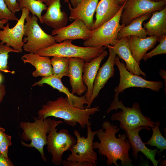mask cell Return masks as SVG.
<instances>
[{
    "label": "cell",
    "mask_w": 166,
    "mask_h": 166,
    "mask_svg": "<svg viewBox=\"0 0 166 166\" xmlns=\"http://www.w3.org/2000/svg\"><path fill=\"white\" fill-rule=\"evenodd\" d=\"M102 129L98 130L96 135L100 142L93 143L94 149H97V152L101 155L105 156L107 160L106 164L108 166L114 164L119 166L117 161H121L122 166H132L133 162L129 156V151L131 146L125 134L120 135L117 138L116 134L120 130V128L115 126L108 121L104 122Z\"/></svg>",
    "instance_id": "1"
},
{
    "label": "cell",
    "mask_w": 166,
    "mask_h": 166,
    "mask_svg": "<svg viewBox=\"0 0 166 166\" xmlns=\"http://www.w3.org/2000/svg\"><path fill=\"white\" fill-rule=\"evenodd\" d=\"M99 106L79 109L71 105L67 97H60L54 101H49L38 112V118L43 119L49 117L62 119L69 125L74 126L78 123L81 127L85 128L91 124L90 116L100 110Z\"/></svg>",
    "instance_id": "2"
},
{
    "label": "cell",
    "mask_w": 166,
    "mask_h": 166,
    "mask_svg": "<svg viewBox=\"0 0 166 166\" xmlns=\"http://www.w3.org/2000/svg\"><path fill=\"white\" fill-rule=\"evenodd\" d=\"M119 94L115 93L114 99L106 112L108 114L113 110L122 109L113 114L111 117L112 121H119L120 128L127 131H132L141 126L154 127L155 122L142 114L138 103H134L131 108L126 107L122 101H119Z\"/></svg>",
    "instance_id": "3"
},
{
    "label": "cell",
    "mask_w": 166,
    "mask_h": 166,
    "mask_svg": "<svg viewBox=\"0 0 166 166\" xmlns=\"http://www.w3.org/2000/svg\"><path fill=\"white\" fill-rule=\"evenodd\" d=\"M72 40L55 43L50 46L38 51L36 53L45 57H77L88 62L98 57L105 50V46L97 47H81L72 43Z\"/></svg>",
    "instance_id": "4"
},
{
    "label": "cell",
    "mask_w": 166,
    "mask_h": 166,
    "mask_svg": "<svg viewBox=\"0 0 166 166\" xmlns=\"http://www.w3.org/2000/svg\"><path fill=\"white\" fill-rule=\"evenodd\" d=\"M33 119L34 121L32 123L21 122L20 123V126L23 130L22 139L26 141H31L30 144H27L22 140L21 144L27 147L34 148L40 152L43 160L45 161L47 159L44 153V147L47 144V134L51 128L53 120L47 118L34 117Z\"/></svg>",
    "instance_id": "5"
},
{
    "label": "cell",
    "mask_w": 166,
    "mask_h": 166,
    "mask_svg": "<svg viewBox=\"0 0 166 166\" xmlns=\"http://www.w3.org/2000/svg\"><path fill=\"white\" fill-rule=\"evenodd\" d=\"M125 2L113 18L92 31L90 38L83 42L84 46L97 47L113 46L118 41V33L125 25L120 23L121 17Z\"/></svg>",
    "instance_id": "6"
},
{
    "label": "cell",
    "mask_w": 166,
    "mask_h": 166,
    "mask_svg": "<svg viewBox=\"0 0 166 166\" xmlns=\"http://www.w3.org/2000/svg\"><path fill=\"white\" fill-rule=\"evenodd\" d=\"M38 18L35 15H30L26 18L24 25L23 48L26 51L36 53L56 42L54 36L45 33L39 25Z\"/></svg>",
    "instance_id": "7"
},
{
    "label": "cell",
    "mask_w": 166,
    "mask_h": 166,
    "mask_svg": "<svg viewBox=\"0 0 166 166\" xmlns=\"http://www.w3.org/2000/svg\"><path fill=\"white\" fill-rule=\"evenodd\" d=\"M63 122L62 121L53 120L47 138L48 152L52 155V163L57 166L62 163L64 153L70 150L76 143V140L69 133L68 130L62 129L57 132V127Z\"/></svg>",
    "instance_id": "8"
},
{
    "label": "cell",
    "mask_w": 166,
    "mask_h": 166,
    "mask_svg": "<svg viewBox=\"0 0 166 166\" xmlns=\"http://www.w3.org/2000/svg\"><path fill=\"white\" fill-rule=\"evenodd\" d=\"M91 124L87 127V137L81 136L79 132L75 130L74 134L76 137V144L70 150V154L67 160L76 162H89L97 163V153L94 150L93 147V140L95 134L98 132L92 131Z\"/></svg>",
    "instance_id": "9"
},
{
    "label": "cell",
    "mask_w": 166,
    "mask_h": 166,
    "mask_svg": "<svg viewBox=\"0 0 166 166\" xmlns=\"http://www.w3.org/2000/svg\"><path fill=\"white\" fill-rule=\"evenodd\" d=\"M166 3V1L126 0L121 15L120 23L127 26L134 19L162 9Z\"/></svg>",
    "instance_id": "10"
},
{
    "label": "cell",
    "mask_w": 166,
    "mask_h": 166,
    "mask_svg": "<svg viewBox=\"0 0 166 166\" xmlns=\"http://www.w3.org/2000/svg\"><path fill=\"white\" fill-rule=\"evenodd\" d=\"M115 62L120 74L119 85L114 90L115 93H123L125 89L131 87L148 88L157 92L163 88V84L161 81H148L129 72L126 69L125 64L121 62L118 56L115 57Z\"/></svg>",
    "instance_id": "11"
},
{
    "label": "cell",
    "mask_w": 166,
    "mask_h": 166,
    "mask_svg": "<svg viewBox=\"0 0 166 166\" xmlns=\"http://www.w3.org/2000/svg\"><path fill=\"white\" fill-rule=\"evenodd\" d=\"M22 14L17 23L13 28H10L9 23L4 26L0 30V42L8 47L11 46L19 53L22 51V48L25 43L23 41L24 33L25 21L30 14V11L25 8L22 10Z\"/></svg>",
    "instance_id": "12"
},
{
    "label": "cell",
    "mask_w": 166,
    "mask_h": 166,
    "mask_svg": "<svg viewBox=\"0 0 166 166\" xmlns=\"http://www.w3.org/2000/svg\"><path fill=\"white\" fill-rule=\"evenodd\" d=\"M91 33L81 20L76 19L68 26L54 29L52 35L54 36L56 42L59 43L65 40L86 41L90 38Z\"/></svg>",
    "instance_id": "13"
},
{
    "label": "cell",
    "mask_w": 166,
    "mask_h": 166,
    "mask_svg": "<svg viewBox=\"0 0 166 166\" xmlns=\"http://www.w3.org/2000/svg\"><path fill=\"white\" fill-rule=\"evenodd\" d=\"M106 47L109 49V57L106 62L98 71L94 81L92 95L87 104V108H90L94 100L98 96L101 90L104 87L108 80L114 74V65H116V54L111 45H109Z\"/></svg>",
    "instance_id": "14"
},
{
    "label": "cell",
    "mask_w": 166,
    "mask_h": 166,
    "mask_svg": "<svg viewBox=\"0 0 166 166\" xmlns=\"http://www.w3.org/2000/svg\"><path fill=\"white\" fill-rule=\"evenodd\" d=\"M143 129H146L148 131L151 130V128L148 126H141L132 131L124 130L132 149V156L136 161L138 158V152H141L151 161L154 166H157L161 159L160 158L157 160L155 159L158 149H152L146 146L139 135V132Z\"/></svg>",
    "instance_id": "15"
},
{
    "label": "cell",
    "mask_w": 166,
    "mask_h": 166,
    "mask_svg": "<svg viewBox=\"0 0 166 166\" xmlns=\"http://www.w3.org/2000/svg\"><path fill=\"white\" fill-rule=\"evenodd\" d=\"M99 0H81L77 6L75 8L68 3L70 10L69 18L70 20L80 19L84 23L87 28L92 31L95 21L93 16L96 12Z\"/></svg>",
    "instance_id": "16"
},
{
    "label": "cell",
    "mask_w": 166,
    "mask_h": 166,
    "mask_svg": "<svg viewBox=\"0 0 166 166\" xmlns=\"http://www.w3.org/2000/svg\"><path fill=\"white\" fill-rule=\"evenodd\" d=\"M45 84L65 93L66 95L69 104L75 108L83 109H84V105L88 104V102L85 95L80 97L74 95L71 93L69 89L62 84L61 79L53 75L47 77H42L41 80L35 83L32 86L38 85L41 86Z\"/></svg>",
    "instance_id": "17"
},
{
    "label": "cell",
    "mask_w": 166,
    "mask_h": 166,
    "mask_svg": "<svg viewBox=\"0 0 166 166\" xmlns=\"http://www.w3.org/2000/svg\"><path fill=\"white\" fill-rule=\"evenodd\" d=\"M61 0H50L46 4V13L42 16V23H45L54 29L66 26L68 18L66 14L61 10Z\"/></svg>",
    "instance_id": "18"
},
{
    "label": "cell",
    "mask_w": 166,
    "mask_h": 166,
    "mask_svg": "<svg viewBox=\"0 0 166 166\" xmlns=\"http://www.w3.org/2000/svg\"><path fill=\"white\" fill-rule=\"evenodd\" d=\"M85 61L82 58H69L68 67L69 77L72 87V93L81 96L86 92L87 86L82 80L83 67Z\"/></svg>",
    "instance_id": "19"
},
{
    "label": "cell",
    "mask_w": 166,
    "mask_h": 166,
    "mask_svg": "<svg viewBox=\"0 0 166 166\" xmlns=\"http://www.w3.org/2000/svg\"><path fill=\"white\" fill-rule=\"evenodd\" d=\"M159 39V38L155 36H150L145 38L135 36L127 37L129 49L139 65L143 56L148 51L154 48Z\"/></svg>",
    "instance_id": "20"
},
{
    "label": "cell",
    "mask_w": 166,
    "mask_h": 166,
    "mask_svg": "<svg viewBox=\"0 0 166 166\" xmlns=\"http://www.w3.org/2000/svg\"><path fill=\"white\" fill-rule=\"evenodd\" d=\"M116 55L125 62L126 69L132 73L146 77L145 73L140 69L139 65L133 57L129 49L127 37H123L118 40L113 45L111 46Z\"/></svg>",
    "instance_id": "21"
},
{
    "label": "cell",
    "mask_w": 166,
    "mask_h": 166,
    "mask_svg": "<svg viewBox=\"0 0 166 166\" xmlns=\"http://www.w3.org/2000/svg\"><path fill=\"white\" fill-rule=\"evenodd\" d=\"M108 54L107 51L104 50L98 57L89 62H85L84 63L82 80L84 84L87 87L85 95L88 102L92 95L94 80L101 63Z\"/></svg>",
    "instance_id": "22"
},
{
    "label": "cell",
    "mask_w": 166,
    "mask_h": 166,
    "mask_svg": "<svg viewBox=\"0 0 166 166\" xmlns=\"http://www.w3.org/2000/svg\"><path fill=\"white\" fill-rule=\"evenodd\" d=\"M21 59L24 63H30L35 67L36 70L32 73L33 77H47L53 75V68L49 57L30 53L24 54Z\"/></svg>",
    "instance_id": "23"
},
{
    "label": "cell",
    "mask_w": 166,
    "mask_h": 166,
    "mask_svg": "<svg viewBox=\"0 0 166 166\" xmlns=\"http://www.w3.org/2000/svg\"><path fill=\"white\" fill-rule=\"evenodd\" d=\"M121 6L115 0H100L96 10V20L93 30L113 18L118 12Z\"/></svg>",
    "instance_id": "24"
},
{
    "label": "cell",
    "mask_w": 166,
    "mask_h": 166,
    "mask_svg": "<svg viewBox=\"0 0 166 166\" xmlns=\"http://www.w3.org/2000/svg\"><path fill=\"white\" fill-rule=\"evenodd\" d=\"M149 21L143 23L147 35L159 38L166 35V7L152 13Z\"/></svg>",
    "instance_id": "25"
},
{
    "label": "cell",
    "mask_w": 166,
    "mask_h": 166,
    "mask_svg": "<svg viewBox=\"0 0 166 166\" xmlns=\"http://www.w3.org/2000/svg\"><path fill=\"white\" fill-rule=\"evenodd\" d=\"M152 14H147L134 19L128 25L124 26L118 33V39L131 36H137L141 38L147 37L146 30L143 27L142 24L144 21L151 17Z\"/></svg>",
    "instance_id": "26"
},
{
    "label": "cell",
    "mask_w": 166,
    "mask_h": 166,
    "mask_svg": "<svg viewBox=\"0 0 166 166\" xmlns=\"http://www.w3.org/2000/svg\"><path fill=\"white\" fill-rule=\"evenodd\" d=\"M53 69V75L61 79L64 76L69 77V58L53 57L50 59Z\"/></svg>",
    "instance_id": "27"
},
{
    "label": "cell",
    "mask_w": 166,
    "mask_h": 166,
    "mask_svg": "<svg viewBox=\"0 0 166 166\" xmlns=\"http://www.w3.org/2000/svg\"><path fill=\"white\" fill-rule=\"evenodd\" d=\"M20 10L25 8L27 9L36 15L42 23V13L43 10H46L47 6L46 4L39 0H18Z\"/></svg>",
    "instance_id": "28"
},
{
    "label": "cell",
    "mask_w": 166,
    "mask_h": 166,
    "mask_svg": "<svg viewBox=\"0 0 166 166\" xmlns=\"http://www.w3.org/2000/svg\"><path fill=\"white\" fill-rule=\"evenodd\" d=\"M160 123L157 121L155 122L154 127L152 128V134L151 138L146 143L145 145L156 146L158 149V153L160 154L166 149V139L162 135L159 127Z\"/></svg>",
    "instance_id": "29"
},
{
    "label": "cell",
    "mask_w": 166,
    "mask_h": 166,
    "mask_svg": "<svg viewBox=\"0 0 166 166\" xmlns=\"http://www.w3.org/2000/svg\"><path fill=\"white\" fill-rule=\"evenodd\" d=\"M12 52L19 53L10 47L4 45L0 42V72L14 73V71L11 72L9 70V68L7 65L9 53Z\"/></svg>",
    "instance_id": "30"
},
{
    "label": "cell",
    "mask_w": 166,
    "mask_h": 166,
    "mask_svg": "<svg viewBox=\"0 0 166 166\" xmlns=\"http://www.w3.org/2000/svg\"><path fill=\"white\" fill-rule=\"evenodd\" d=\"M158 42L160 43L155 49L143 56V59L144 61L155 55L166 53V35L159 38Z\"/></svg>",
    "instance_id": "31"
},
{
    "label": "cell",
    "mask_w": 166,
    "mask_h": 166,
    "mask_svg": "<svg viewBox=\"0 0 166 166\" xmlns=\"http://www.w3.org/2000/svg\"><path fill=\"white\" fill-rule=\"evenodd\" d=\"M6 19L17 21L18 19L8 8L5 0H0V20Z\"/></svg>",
    "instance_id": "32"
},
{
    "label": "cell",
    "mask_w": 166,
    "mask_h": 166,
    "mask_svg": "<svg viewBox=\"0 0 166 166\" xmlns=\"http://www.w3.org/2000/svg\"><path fill=\"white\" fill-rule=\"evenodd\" d=\"M11 136L5 134L3 140L0 142V153L7 158L8 156V149L12 144Z\"/></svg>",
    "instance_id": "33"
},
{
    "label": "cell",
    "mask_w": 166,
    "mask_h": 166,
    "mask_svg": "<svg viewBox=\"0 0 166 166\" xmlns=\"http://www.w3.org/2000/svg\"><path fill=\"white\" fill-rule=\"evenodd\" d=\"M63 166H96L97 163L89 162H76L64 160L62 161Z\"/></svg>",
    "instance_id": "34"
},
{
    "label": "cell",
    "mask_w": 166,
    "mask_h": 166,
    "mask_svg": "<svg viewBox=\"0 0 166 166\" xmlns=\"http://www.w3.org/2000/svg\"><path fill=\"white\" fill-rule=\"evenodd\" d=\"M5 1L8 8L14 14L21 10L17 0H5Z\"/></svg>",
    "instance_id": "35"
},
{
    "label": "cell",
    "mask_w": 166,
    "mask_h": 166,
    "mask_svg": "<svg viewBox=\"0 0 166 166\" xmlns=\"http://www.w3.org/2000/svg\"><path fill=\"white\" fill-rule=\"evenodd\" d=\"M13 164L9 158H7L0 153V166H13Z\"/></svg>",
    "instance_id": "36"
},
{
    "label": "cell",
    "mask_w": 166,
    "mask_h": 166,
    "mask_svg": "<svg viewBox=\"0 0 166 166\" xmlns=\"http://www.w3.org/2000/svg\"><path fill=\"white\" fill-rule=\"evenodd\" d=\"M6 94L5 86L2 84H0V103L3 100Z\"/></svg>",
    "instance_id": "37"
},
{
    "label": "cell",
    "mask_w": 166,
    "mask_h": 166,
    "mask_svg": "<svg viewBox=\"0 0 166 166\" xmlns=\"http://www.w3.org/2000/svg\"><path fill=\"white\" fill-rule=\"evenodd\" d=\"M65 2H69V1L70 2V4L73 6V7H76L79 4L81 0H64Z\"/></svg>",
    "instance_id": "38"
},
{
    "label": "cell",
    "mask_w": 166,
    "mask_h": 166,
    "mask_svg": "<svg viewBox=\"0 0 166 166\" xmlns=\"http://www.w3.org/2000/svg\"><path fill=\"white\" fill-rule=\"evenodd\" d=\"M159 73L160 76L162 78H163L164 81V83H165V93H166V71L165 70L161 69L159 71Z\"/></svg>",
    "instance_id": "39"
},
{
    "label": "cell",
    "mask_w": 166,
    "mask_h": 166,
    "mask_svg": "<svg viewBox=\"0 0 166 166\" xmlns=\"http://www.w3.org/2000/svg\"><path fill=\"white\" fill-rule=\"evenodd\" d=\"M5 134V129L0 127V142L3 139Z\"/></svg>",
    "instance_id": "40"
},
{
    "label": "cell",
    "mask_w": 166,
    "mask_h": 166,
    "mask_svg": "<svg viewBox=\"0 0 166 166\" xmlns=\"http://www.w3.org/2000/svg\"><path fill=\"white\" fill-rule=\"evenodd\" d=\"M8 21V20L6 19L0 20V28L3 29L4 25L7 23Z\"/></svg>",
    "instance_id": "41"
},
{
    "label": "cell",
    "mask_w": 166,
    "mask_h": 166,
    "mask_svg": "<svg viewBox=\"0 0 166 166\" xmlns=\"http://www.w3.org/2000/svg\"><path fill=\"white\" fill-rule=\"evenodd\" d=\"M116 3L121 6L126 0H115Z\"/></svg>",
    "instance_id": "42"
},
{
    "label": "cell",
    "mask_w": 166,
    "mask_h": 166,
    "mask_svg": "<svg viewBox=\"0 0 166 166\" xmlns=\"http://www.w3.org/2000/svg\"><path fill=\"white\" fill-rule=\"evenodd\" d=\"M1 72H0V84H1V83L3 81V77L1 73Z\"/></svg>",
    "instance_id": "43"
},
{
    "label": "cell",
    "mask_w": 166,
    "mask_h": 166,
    "mask_svg": "<svg viewBox=\"0 0 166 166\" xmlns=\"http://www.w3.org/2000/svg\"><path fill=\"white\" fill-rule=\"evenodd\" d=\"M161 166H165L166 165V160H165L162 161L160 164Z\"/></svg>",
    "instance_id": "44"
},
{
    "label": "cell",
    "mask_w": 166,
    "mask_h": 166,
    "mask_svg": "<svg viewBox=\"0 0 166 166\" xmlns=\"http://www.w3.org/2000/svg\"><path fill=\"white\" fill-rule=\"evenodd\" d=\"M40 1H42L44 3H45L46 4H47L50 0H39Z\"/></svg>",
    "instance_id": "45"
},
{
    "label": "cell",
    "mask_w": 166,
    "mask_h": 166,
    "mask_svg": "<svg viewBox=\"0 0 166 166\" xmlns=\"http://www.w3.org/2000/svg\"><path fill=\"white\" fill-rule=\"evenodd\" d=\"M152 1L155 2H160L161 1H166V0H151Z\"/></svg>",
    "instance_id": "46"
}]
</instances>
